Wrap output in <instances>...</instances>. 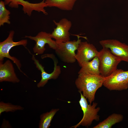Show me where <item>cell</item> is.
<instances>
[{
    "label": "cell",
    "mask_w": 128,
    "mask_h": 128,
    "mask_svg": "<svg viewBox=\"0 0 128 128\" xmlns=\"http://www.w3.org/2000/svg\"><path fill=\"white\" fill-rule=\"evenodd\" d=\"M78 74L75 81V85L79 91L82 92L83 96L91 104L95 100L96 92L103 85L105 78L101 75Z\"/></svg>",
    "instance_id": "6da1fadb"
},
{
    "label": "cell",
    "mask_w": 128,
    "mask_h": 128,
    "mask_svg": "<svg viewBox=\"0 0 128 128\" xmlns=\"http://www.w3.org/2000/svg\"><path fill=\"white\" fill-rule=\"evenodd\" d=\"M98 56L100 60V74L105 78L115 71L122 61L113 54L109 49L105 47H103L99 51Z\"/></svg>",
    "instance_id": "7a4b0ae2"
},
{
    "label": "cell",
    "mask_w": 128,
    "mask_h": 128,
    "mask_svg": "<svg viewBox=\"0 0 128 128\" xmlns=\"http://www.w3.org/2000/svg\"><path fill=\"white\" fill-rule=\"evenodd\" d=\"M79 92L80 95L79 102L83 112V116L79 123L71 128H76L80 125L88 127L91 125L93 120L97 121L100 119V116L98 114L100 109L99 107L96 108L97 103L93 102L92 105L89 104L87 99L83 96L82 92Z\"/></svg>",
    "instance_id": "3957f363"
},
{
    "label": "cell",
    "mask_w": 128,
    "mask_h": 128,
    "mask_svg": "<svg viewBox=\"0 0 128 128\" xmlns=\"http://www.w3.org/2000/svg\"><path fill=\"white\" fill-rule=\"evenodd\" d=\"M77 40L69 41L65 42H56L57 47L55 50L56 53L64 62L73 63L76 61L75 51L81 42V37L77 35Z\"/></svg>",
    "instance_id": "277c9868"
},
{
    "label": "cell",
    "mask_w": 128,
    "mask_h": 128,
    "mask_svg": "<svg viewBox=\"0 0 128 128\" xmlns=\"http://www.w3.org/2000/svg\"><path fill=\"white\" fill-rule=\"evenodd\" d=\"M14 32L10 31L7 38L0 43V62H3L5 58H8L12 60L17 67L19 70L24 73L20 69L21 64L20 60L16 57L11 56L9 54L10 50L13 47L17 46L22 45L26 47L27 43L26 39H22L15 42L13 41Z\"/></svg>",
    "instance_id": "5b68a950"
},
{
    "label": "cell",
    "mask_w": 128,
    "mask_h": 128,
    "mask_svg": "<svg viewBox=\"0 0 128 128\" xmlns=\"http://www.w3.org/2000/svg\"><path fill=\"white\" fill-rule=\"evenodd\" d=\"M103 85L110 91H120L128 88V71L117 69L106 77Z\"/></svg>",
    "instance_id": "8992f818"
},
{
    "label": "cell",
    "mask_w": 128,
    "mask_h": 128,
    "mask_svg": "<svg viewBox=\"0 0 128 128\" xmlns=\"http://www.w3.org/2000/svg\"><path fill=\"white\" fill-rule=\"evenodd\" d=\"M42 57L43 58L48 57L52 59L54 62V67L53 71L52 73H47L45 70L44 67L40 63L39 60L36 59L34 55H32V59L34 61V63L37 68L41 72V79L37 85L38 88L43 87L49 80L57 79L61 73L60 67L57 65L58 61L53 54L44 55Z\"/></svg>",
    "instance_id": "52a82bcc"
},
{
    "label": "cell",
    "mask_w": 128,
    "mask_h": 128,
    "mask_svg": "<svg viewBox=\"0 0 128 128\" xmlns=\"http://www.w3.org/2000/svg\"><path fill=\"white\" fill-rule=\"evenodd\" d=\"M25 37L34 41L36 44L33 48L34 53L37 55L43 54L46 50L45 46L47 44L49 47L55 50L57 47L55 41L52 39L51 33L41 31L35 36H25Z\"/></svg>",
    "instance_id": "ba28073f"
},
{
    "label": "cell",
    "mask_w": 128,
    "mask_h": 128,
    "mask_svg": "<svg viewBox=\"0 0 128 128\" xmlns=\"http://www.w3.org/2000/svg\"><path fill=\"white\" fill-rule=\"evenodd\" d=\"M45 0H43L40 2L35 3H31L24 0H4V1L5 5H8L12 8H18L19 5H21L24 13L30 16L34 10L41 12L45 15L47 14L45 9V7H47Z\"/></svg>",
    "instance_id": "9c48e42d"
},
{
    "label": "cell",
    "mask_w": 128,
    "mask_h": 128,
    "mask_svg": "<svg viewBox=\"0 0 128 128\" xmlns=\"http://www.w3.org/2000/svg\"><path fill=\"white\" fill-rule=\"evenodd\" d=\"M102 47L109 49L112 53L121 60L128 62V45L114 39L100 41Z\"/></svg>",
    "instance_id": "30bf717a"
},
{
    "label": "cell",
    "mask_w": 128,
    "mask_h": 128,
    "mask_svg": "<svg viewBox=\"0 0 128 128\" xmlns=\"http://www.w3.org/2000/svg\"><path fill=\"white\" fill-rule=\"evenodd\" d=\"M75 55L76 60L81 67L84 63L97 56L99 51L92 44L81 41L78 46Z\"/></svg>",
    "instance_id": "8fae6325"
},
{
    "label": "cell",
    "mask_w": 128,
    "mask_h": 128,
    "mask_svg": "<svg viewBox=\"0 0 128 128\" xmlns=\"http://www.w3.org/2000/svg\"><path fill=\"white\" fill-rule=\"evenodd\" d=\"M53 22L56 26L51 33L52 38L56 42H65L70 40L69 31L72 25L71 22L67 19L64 18L58 22L55 20Z\"/></svg>",
    "instance_id": "7c38bea8"
},
{
    "label": "cell",
    "mask_w": 128,
    "mask_h": 128,
    "mask_svg": "<svg viewBox=\"0 0 128 128\" xmlns=\"http://www.w3.org/2000/svg\"><path fill=\"white\" fill-rule=\"evenodd\" d=\"M19 81L11 61L8 60L4 63L0 62V82L16 83Z\"/></svg>",
    "instance_id": "4fadbf2b"
},
{
    "label": "cell",
    "mask_w": 128,
    "mask_h": 128,
    "mask_svg": "<svg viewBox=\"0 0 128 128\" xmlns=\"http://www.w3.org/2000/svg\"><path fill=\"white\" fill-rule=\"evenodd\" d=\"M99 66L100 60L97 56L95 57L91 61L83 64L78 73L100 75Z\"/></svg>",
    "instance_id": "5bb4252c"
},
{
    "label": "cell",
    "mask_w": 128,
    "mask_h": 128,
    "mask_svg": "<svg viewBox=\"0 0 128 128\" xmlns=\"http://www.w3.org/2000/svg\"><path fill=\"white\" fill-rule=\"evenodd\" d=\"M77 0H45L47 6L55 7L63 10H72Z\"/></svg>",
    "instance_id": "9a60e30c"
},
{
    "label": "cell",
    "mask_w": 128,
    "mask_h": 128,
    "mask_svg": "<svg viewBox=\"0 0 128 128\" xmlns=\"http://www.w3.org/2000/svg\"><path fill=\"white\" fill-rule=\"evenodd\" d=\"M123 119V116L121 114L114 113L93 128H111L115 124L122 121Z\"/></svg>",
    "instance_id": "2e32d148"
},
{
    "label": "cell",
    "mask_w": 128,
    "mask_h": 128,
    "mask_svg": "<svg viewBox=\"0 0 128 128\" xmlns=\"http://www.w3.org/2000/svg\"><path fill=\"white\" fill-rule=\"evenodd\" d=\"M59 110V109H52L49 112L41 114L39 124V128H48L54 116Z\"/></svg>",
    "instance_id": "e0dca14e"
},
{
    "label": "cell",
    "mask_w": 128,
    "mask_h": 128,
    "mask_svg": "<svg viewBox=\"0 0 128 128\" xmlns=\"http://www.w3.org/2000/svg\"><path fill=\"white\" fill-rule=\"evenodd\" d=\"M4 1H0V26H3L5 23L9 24L10 12L6 8Z\"/></svg>",
    "instance_id": "ac0fdd59"
},
{
    "label": "cell",
    "mask_w": 128,
    "mask_h": 128,
    "mask_svg": "<svg viewBox=\"0 0 128 128\" xmlns=\"http://www.w3.org/2000/svg\"><path fill=\"white\" fill-rule=\"evenodd\" d=\"M24 108L19 105H13L10 103L0 102V115L4 112H14L17 110H22Z\"/></svg>",
    "instance_id": "d6986e66"
}]
</instances>
